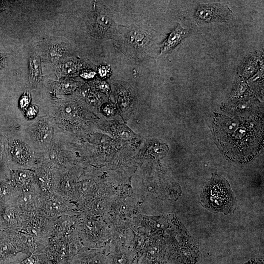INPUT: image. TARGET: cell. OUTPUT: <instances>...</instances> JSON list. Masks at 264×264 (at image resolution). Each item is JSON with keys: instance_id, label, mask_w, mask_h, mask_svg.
I'll list each match as a JSON object with an SVG mask.
<instances>
[{"instance_id": "9", "label": "cell", "mask_w": 264, "mask_h": 264, "mask_svg": "<svg viewBox=\"0 0 264 264\" xmlns=\"http://www.w3.org/2000/svg\"><path fill=\"white\" fill-rule=\"evenodd\" d=\"M110 238L108 245L116 248H133L135 233L131 225L115 224L109 226Z\"/></svg>"}, {"instance_id": "29", "label": "cell", "mask_w": 264, "mask_h": 264, "mask_svg": "<svg viewBox=\"0 0 264 264\" xmlns=\"http://www.w3.org/2000/svg\"><path fill=\"white\" fill-rule=\"evenodd\" d=\"M98 73L102 77H109L110 73V69L107 66H100L98 68Z\"/></svg>"}, {"instance_id": "23", "label": "cell", "mask_w": 264, "mask_h": 264, "mask_svg": "<svg viewBox=\"0 0 264 264\" xmlns=\"http://www.w3.org/2000/svg\"><path fill=\"white\" fill-rule=\"evenodd\" d=\"M11 190L6 184L0 185V203L4 204L8 201L11 197Z\"/></svg>"}, {"instance_id": "25", "label": "cell", "mask_w": 264, "mask_h": 264, "mask_svg": "<svg viewBox=\"0 0 264 264\" xmlns=\"http://www.w3.org/2000/svg\"><path fill=\"white\" fill-rule=\"evenodd\" d=\"M77 84L72 81H65L61 83L60 88L65 92H70L75 90Z\"/></svg>"}, {"instance_id": "8", "label": "cell", "mask_w": 264, "mask_h": 264, "mask_svg": "<svg viewBox=\"0 0 264 264\" xmlns=\"http://www.w3.org/2000/svg\"><path fill=\"white\" fill-rule=\"evenodd\" d=\"M41 212L47 218L56 219L64 215L79 214L77 207L72 202L61 197L51 195L44 196Z\"/></svg>"}, {"instance_id": "26", "label": "cell", "mask_w": 264, "mask_h": 264, "mask_svg": "<svg viewBox=\"0 0 264 264\" xmlns=\"http://www.w3.org/2000/svg\"><path fill=\"white\" fill-rule=\"evenodd\" d=\"M1 211V209L0 211V239L5 238L9 232L5 223L2 218Z\"/></svg>"}, {"instance_id": "14", "label": "cell", "mask_w": 264, "mask_h": 264, "mask_svg": "<svg viewBox=\"0 0 264 264\" xmlns=\"http://www.w3.org/2000/svg\"><path fill=\"white\" fill-rule=\"evenodd\" d=\"M188 34L187 30L178 25L168 35L162 44L161 53L168 52L176 47Z\"/></svg>"}, {"instance_id": "35", "label": "cell", "mask_w": 264, "mask_h": 264, "mask_svg": "<svg viewBox=\"0 0 264 264\" xmlns=\"http://www.w3.org/2000/svg\"><path fill=\"white\" fill-rule=\"evenodd\" d=\"M243 264H249V263H248V262H246V263H244Z\"/></svg>"}, {"instance_id": "7", "label": "cell", "mask_w": 264, "mask_h": 264, "mask_svg": "<svg viewBox=\"0 0 264 264\" xmlns=\"http://www.w3.org/2000/svg\"><path fill=\"white\" fill-rule=\"evenodd\" d=\"M44 196L30 188L22 191L18 195L8 201L12 203L21 214L24 221L41 212Z\"/></svg>"}, {"instance_id": "10", "label": "cell", "mask_w": 264, "mask_h": 264, "mask_svg": "<svg viewBox=\"0 0 264 264\" xmlns=\"http://www.w3.org/2000/svg\"><path fill=\"white\" fill-rule=\"evenodd\" d=\"M108 250L106 246L83 247L72 259V264H108Z\"/></svg>"}, {"instance_id": "6", "label": "cell", "mask_w": 264, "mask_h": 264, "mask_svg": "<svg viewBox=\"0 0 264 264\" xmlns=\"http://www.w3.org/2000/svg\"><path fill=\"white\" fill-rule=\"evenodd\" d=\"M233 13L225 4L210 3L200 4L194 15V19L198 24L213 22H227L232 17Z\"/></svg>"}, {"instance_id": "16", "label": "cell", "mask_w": 264, "mask_h": 264, "mask_svg": "<svg viewBox=\"0 0 264 264\" xmlns=\"http://www.w3.org/2000/svg\"><path fill=\"white\" fill-rule=\"evenodd\" d=\"M29 79L30 82L37 83L42 79L41 65L40 57L32 53L29 59Z\"/></svg>"}, {"instance_id": "15", "label": "cell", "mask_w": 264, "mask_h": 264, "mask_svg": "<svg viewBox=\"0 0 264 264\" xmlns=\"http://www.w3.org/2000/svg\"><path fill=\"white\" fill-rule=\"evenodd\" d=\"M20 251L8 235L0 239V263L5 262Z\"/></svg>"}, {"instance_id": "5", "label": "cell", "mask_w": 264, "mask_h": 264, "mask_svg": "<svg viewBox=\"0 0 264 264\" xmlns=\"http://www.w3.org/2000/svg\"><path fill=\"white\" fill-rule=\"evenodd\" d=\"M55 220L47 218L40 212L26 219L20 231L32 236L46 247Z\"/></svg>"}, {"instance_id": "18", "label": "cell", "mask_w": 264, "mask_h": 264, "mask_svg": "<svg viewBox=\"0 0 264 264\" xmlns=\"http://www.w3.org/2000/svg\"><path fill=\"white\" fill-rule=\"evenodd\" d=\"M32 179V174L25 171H17L13 173L12 175L13 184L17 188L21 189L22 191L27 190L30 188Z\"/></svg>"}, {"instance_id": "4", "label": "cell", "mask_w": 264, "mask_h": 264, "mask_svg": "<svg viewBox=\"0 0 264 264\" xmlns=\"http://www.w3.org/2000/svg\"><path fill=\"white\" fill-rule=\"evenodd\" d=\"M141 213L138 201L127 191L116 193L107 214L104 217L109 225H131L134 217Z\"/></svg>"}, {"instance_id": "31", "label": "cell", "mask_w": 264, "mask_h": 264, "mask_svg": "<svg viewBox=\"0 0 264 264\" xmlns=\"http://www.w3.org/2000/svg\"><path fill=\"white\" fill-rule=\"evenodd\" d=\"M96 72L95 71L90 70H86L82 71L80 75L85 79H90L93 78Z\"/></svg>"}, {"instance_id": "11", "label": "cell", "mask_w": 264, "mask_h": 264, "mask_svg": "<svg viewBox=\"0 0 264 264\" xmlns=\"http://www.w3.org/2000/svg\"><path fill=\"white\" fill-rule=\"evenodd\" d=\"M111 20L109 15L102 11L93 13L88 21V29L92 36L102 38L109 31Z\"/></svg>"}, {"instance_id": "20", "label": "cell", "mask_w": 264, "mask_h": 264, "mask_svg": "<svg viewBox=\"0 0 264 264\" xmlns=\"http://www.w3.org/2000/svg\"><path fill=\"white\" fill-rule=\"evenodd\" d=\"M12 153L15 159L18 163L24 164L28 161L29 152L23 144L15 143L12 148Z\"/></svg>"}, {"instance_id": "2", "label": "cell", "mask_w": 264, "mask_h": 264, "mask_svg": "<svg viewBox=\"0 0 264 264\" xmlns=\"http://www.w3.org/2000/svg\"><path fill=\"white\" fill-rule=\"evenodd\" d=\"M200 202L209 210L225 215L233 213L236 206V200L229 183L216 174L203 189Z\"/></svg>"}, {"instance_id": "3", "label": "cell", "mask_w": 264, "mask_h": 264, "mask_svg": "<svg viewBox=\"0 0 264 264\" xmlns=\"http://www.w3.org/2000/svg\"><path fill=\"white\" fill-rule=\"evenodd\" d=\"M79 235L83 246L95 248L106 246L110 238V228L103 217L79 214Z\"/></svg>"}, {"instance_id": "17", "label": "cell", "mask_w": 264, "mask_h": 264, "mask_svg": "<svg viewBox=\"0 0 264 264\" xmlns=\"http://www.w3.org/2000/svg\"><path fill=\"white\" fill-rule=\"evenodd\" d=\"M128 44L132 47L141 48L148 43V35L141 30L133 29L130 31L127 36Z\"/></svg>"}, {"instance_id": "21", "label": "cell", "mask_w": 264, "mask_h": 264, "mask_svg": "<svg viewBox=\"0 0 264 264\" xmlns=\"http://www.w3.org/2000/svg\"><path fill=\"white\" fill-rule=\"evenodd\" d=\"M39 251L33 253L29 257L24 259L21 264H47V258L45 254Z\"/></svg>"}, {"instance_id": "13", "label": "cell", "mask_w": 264, "mask_h": 264, "mask_svg": "<svg viewBox=\"0 0 264 264\" xmlns=\"http://www.w3.org/2000/svg\"><path fill=\"white\" fill-rule=\"evenodd\" d=\"M108 248V264H135L136 254L133 248Z\"/></svg>"}, {"instance_id": "33", "label": "cell", "mask_w": 264, "mask_h": 264, "mask_svg": "<svg viewBox=\"0 0 264 264\" xmlns=\"http://www.w3.org/2000/svg\"><path fill=\"white\" fill-rule=\"evenodd\" d=\"M103 110L106 113L110 114L113 112V109H112V107L110 106L106 105L104 108Z\"/></svg>"}, {"instance_id": "30", "label": "cell", "mask_w": 264, "mask_h": 264, "mask_svg": "<svg viewBox=\"0 0 264 264\" xmlns=\"http://www.w3.org/2000/svg\"><path fill=\"white\" fill-rule=\"evenodd\" d=\"M38 108L35 105L31 106L26 112V116L29 118H33L37 113Z\"/></svg>"}, {"instance_id": "19", "label": "cell", "mask_w": 264, "mask_h": 264, "mask_svg": "<svg viewBox=\"0 0 264 264\" xmlns=\"http://www.w3.org/2000/svg\"><path fill=\"white\" fill-rule=\"evenodd\" d=\"M83 67L79 62L69 61L59 66L57 70L59 77L70 75L78 72Z\"/></svg>"}, {"instance_id": "28", "label": "cell", "mask_w": 264, "mask_h": 264, "mask_svg": "<svg viewBox=\"0 0 264 264\" xmlns=\"http://www.w3.org/2000/svg\"><path fill=\"white\" fill-rule=\"evenodd\" d=\"M96 88L102 92L108 93L110 90V87L105 81H98L96 83Z\"/></svg>"}, {"instance_id": "27", "label": "cell", "mask_w": 264, "mask_h": 264, "mask_svg": "<svg viewBox=\"0 0 264 264\" xmlns=\"http://www.w3.org/2000/svg\"><path fill=\"white\" fill-rule=\"evenodd\" d=\"M30 96L27 93H24L20 100V106L22 109H26L30 103Z\"/></svg>"}, {"instance_id": "32", "label": "cell", "mask_w": 264, "mask_h": 264, "mask_svg": "<svg viewBox=\"0 0 264 264\" xmlns=\"http://www.w3.org/2000/svg\"><path fill=\"white\" fill-rule=\"evenodd\" d=\"M148 264H172L166 260H156L151 262Z\"/></svg>"}, {"instance_id": "22", "label": "cell", "mask_w": 264, "mask_h": 264, "mask_svg": "<svg viewBox=\"0 0 264 264\" xmlns=\"http://www.w3.org/2000/svg\"><path fill=\"white\" fill-rule=\"evenodd\" d=\"M127 90L122 89V91H119L118 94V103L120 107L123 110L127 109L129 107L131 103L130 94Z\"/></svg>"}, {"instance_id": "12", "label": "cell", "mask_w": 264, "mask_h": 264, "mask_svg": "<svg viewBox=\"0 0 264 264\" xmlns=\"http://www.w3.org/2000/svg\"><path fill=\"white\" fill-rule=\"evenodd\" d=\"M1 215L9 231H18L21 230L24 219L12 203L7 201L2 204Z\"/></svg>"}, {"instance_id": "34", "label": "cell", "mask_w": 264, "mask_h": 264, "mask_svg": "<svg viewBox=\"0 0 264 264\" xmlns=\"http://www.w3.org/2000/svg\"><path fill=\"white\" fill-rule=\"evenodd\" d=\"M3 58L2 55L0 53V66L3 64Z\"/></svg>"}, {"instance_id": "24", "label": "cell", "mask_w": 264, "mask_h": 264, "mask_svg": "<svg viewBox=\"0 0 264 264\" xmlns=\"http://www.w3.org/2000/svg\"><path fill=\"white\" fill-rule=\"evenodd\" d=\"M65 52V48L59 45H55L51 48L50 54L53 61H57L63 57Z\"/></svg>"}, {"instance_id": "1", "label": "cell", "mask_w": 264, "mask_h": 264, "mask_svg": "<svg viewBox=\"0 0 264 264\" xmlns=\"http://www.w3.org/2000/svg\"><path fill=\"white\" fill-rule=\"evenodd\" d=\"M213 129L219 148L232 161L248 162L263 147V124L260 117L217 114L214 118Z\"/></svg>"}]
</instances>
